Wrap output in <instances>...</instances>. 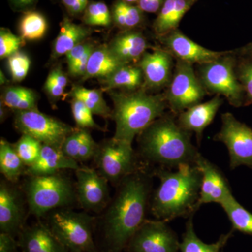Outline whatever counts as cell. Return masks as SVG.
<instances>
[{"label":"cell","instance_id":"obj_11","mask_svg":"<svg viewBox=\"0 0 252 252\" xmlns=\"http://www.w3.org/2000/svg\"><path fill=\"white\" fill-rule=\"evenodd\" d=\"M213 140L224 144L230 157V167L245 165L252 168V129L230 112L221 115V127Z\"/></svg>","mask_w":252,"mask_h":252},{"label":"cell","instance_id":"obj_45","mask_svg":"<svg viewBox=\"0 0 252 252\" xmlns=\"http://www.w3.org/2000/svg\"><path fill=\"white\" fill-rule=\"evenodd\" d=\"M10 6L16 11H31L35 6L39 0H8Z\"/></svg>","mask_w":252,"mask_h":252},{"label":"cell","instance_id":"obj_36","mask_svg":"<svg viewBox=\"0 0 252 252\" xmlns=\"http://www.w3.org/2000/svg\"><path fill=\"white\" fill-rule=\"evenodd\" d=\"M71 107H72L73 117L78 128H91L104 130L102 127L96 124L93 117L94 114L81 100L73 98L71 102Z\"/></svg>","mask_w":252,"mask_h":252},{"label":"cell","instance_id":"obj_29","mask_svg":"<svg viewBox=\"0 0 252 252\" xmlns=\"http://www.w3.org/2000/svg\"><path fill=\"white\" fill-rule=\"evenodd\" d=\"M143 13L137 6L117 0L112 6L113 22L124 31H131L143 22Z\"/></svg>","mask_w":252,"mask_h":252},{"label":"cell","instance_id":"obj_25","mask_svg":"<svg viewBox=\"0 0 252 252\" xmlns=\"http://www.w3.org/2000/svg\"><path fill=\"white\" fill-rule=\"evenodd\" d=\"M193 218V216L189 217L186 223L185 232L182 236V241L180 246L182 252H220L229 239L233 236V230H231L229 233L220 235L216 243H203L197 236L194 230Z\"/></svg>","mask_w":252,"mask_h":252},{"label":"cell","instance_id":"obj_32","mask_svg":"<svg viewBox=\"0 0 252 252\" xmlns=\"http://www.w3.org/2000/svg\"><path fill=\"white\" fill-rule=\"evenodd\" d=\"M47 28L45 17L32 10L23 13L20 21L19 31L23 39L31 41L40 39L46 34Z\"/></svg>","mask_w":252,"mask_h":252},{"label":"cell","instance_id":"obj_16","mask_svg":"<svg viewBox=\"0 0 252 252\" xmlns=\"http://www.w3.org/2000/svg\"><path fill=\"white\" fill-rule=\"evenodd\" d=\"M163 49L175 58L191 64H201L211 62L228 52L207 49L185 35L179 29L158 38Z\"/></svg>","mask_w":252,"mask_h":252},{"label":"cell","instance_id":"obj_35","mask_svg":"<svg viewBox=\"0 0 252 252\" xmlns=\"http://www.w3.org/2000/svg\"><path fill=\"white\" fill-rule=\"evenodd\" d=\"M235 72L245 92V107H247L252 104V55L237 56Z\"/></svg>","mask_w":252,"mask_h":252},{"label":"cell","instance_id":"obj_40","mask_svg":"<svg viewBox=\"0 0 252 252\" xmlns=\"http://www.w3.org/2000/svg\"><path fill=\"white\" fill-rule=\"evenodd\" d=\"M23 38L15 35L9 30L1 28L0 31V58H9L18 51L23 44Z\"/></svg>","mask_w":252,"mask_h":252},{"label":"cell","instance_id":"obj_5","mask_svg":"<svg viewBox=\"0 0 252 252\" xmlns=\"http://www.w3.org/2000/svg\"><path fill=\"white\" fill-rule=\"evenodd\" d=\"M22 190L28 213L39 220L77 201L75 186L69 177L60 172L51 175L28 176Z\"/></svg>","mask_w":252,"mask_h":252},{"label":"cell","instance_id":"obj_47","mask_svg":"<svg viewBox=\"0 0 252 252\" xmlns=\"http://www.w3.org/2000/svg\"><path fill=\"white\" fill-rule=\"evenodd\" d=\"M122 1H124V2L127 3V4H135V3L138 4L140 0H122Z\"/></svg>","mask_w":252,"mask_h":252},{"label":"cell","instance_id":"obj_21","mask_svg":"<svg viewBox=\"0 0 252 252\" xmlns=\"http://www.w3.org/2000/svg\"><path fill=\"white\" fill-rule=\"evenodd\" d=\"M149 45L145 36L139 31H124L114 38L109 49L124 64L139 61L147 52Z\"/></svg>","mask_w":252,"mask_h":252},{"label":"cell","instance_id":"obj_22","mask_svg":"<svg viewBox=\"0 0 252 252\" xmlns=\"http://www.w3.org/2000/svg\"><path fill=\"white\" fill-rule=\"evenodd\" d=\"M198 0H165L158 13L153 28L158 37L178 29L185 15Z\"/></svg>","mask_w":252,"mask_h":252},{"label":"cell","instance_id":"obj_6","mask_svg":"<svg viewBox=\"0 0 252 252\" xmlns=\"http://www.w3.org/2000/svg\"><path fill=\"white\" fill-rule=\"evenodd\" d=\"M46 224L69 251L100 252L94 241L96 219L87 212L58 209L47 215Z\"/></svg>","mask_w":252,"mask_h":252},{"label":"cell","instance_id":"obj_44","mask_svg":"<svg viewBox=\"0 0 252 252\" xmlns=\"http://www.w3.org/2000/svg\"><path fill=\"white\" fill-rule=\"evenodd\" d=\"M165 0H140L137 6L143 12L158 14Z\"/></svg>","mask_w":252,"mask_h":252},{"label":"cell","instance_id":"obj_14","mask_svg":"<svg viewBox=\"0 0 252 252\" xmlns=\"http://www.w3.org/2000/svg\"><path fill=\"white\" fill-rule=\"evenodd\" d=\"M25 196L22 189L7 180L0 183V233H8L17 238L26 226Z\"/></svg>","mask_w":252,"mask_h":252},{"label":"cell","instance_id":"obj_27","mask_svg":"<svg viewBox=\"0 0 252 252\" xmlns=\"http://www.w3.org/2000/svg\"><path fill=\"white\" fill-rule=\"evenodd\" d=\"M143 84V75L140 68L138 65L130 64L119 68L105 80L107 90L121 88L129 91H137Z\"/></svg>","mask_w":252,"mask_h":252},{"label":"cell","instance_id":"obj_8","mask_svg":"<svg viewBox=\"0 0 252 252\" xmlns=\"http://www.w3.org/2000/svg\"><path fill=\"white\" fill-rule=\"evenodd\" d=\"M94 159L96 170L115 187L143 165L132 144L114 137L98 145Z\"/></svg>","mask_w":252,"mask_h":252},{"label":"cell","instance_id":"obj_20","mask_svg":"<svg viewBox=\"0 0 252 252\" xmlns=\"http://www.w3.org/2000/svg\"><path fill=\"white\" fill-rule=\"evenodd\" d=\"M80 167L79 162L66 157L61 149L47 144H42L41 154L35 163L27 167V176L51 175L63 170H77Z\"/></svg>","mask_w":252,"mask_h":252},{"label":"cell","instance_id":"obj_38","mask_svg":"<svg viewBox=\"0 0 252 252\" xmlns=\"http://www.w3.org/2000/svg\"><path fill=\"white\" fill-rule=\"evenodd\" d=\"M8 65L15 81H21L26 77L31 67V60L23 52H17L8 58Z\"/></svg>","mask_w":252,"mask_h":252},{"label":"cell","instance_id":"obj_23","mask_svg":"<svg viewBox=\"0 0 252 252\" xmlns=\"http://www.w3.org/2000/svg\"><path fill=\"white\" fill-rule=\"evenodd\" d=\"M90 34V31L84 26L73 23L64 17L61 23V30L54 42L53 56L59 58L66 55L75 46L84 42Z\"/></svg>","mask_w":252,"mask_h":252},{"label":"cell","instance_id":"obj_43","mask_svg":"<svg viewBox=\"0 0 252 252\" xmlns=\"http://www.w3.org/2000/svg\"><path fill=\"white\" fill-rule=\"evenodd\" d=\"M18 240L8 233H0V252H21Z\"/></svg>","mask_w":252,"mask_h":252},{"label":"cell","instance_id":"obj_41","mask_svg":"<svg viewBox=\"0 0 252 252\" xmlns=\"http://www.w3.org/2000/svg\"><path fill=\"white\" fill-rule=\"evenodd\" d=\"M69 16L78 17L83 16L89 4V0H61Z\"/></svg>","mask_w":252,"mask_h":252},{"label":"cell","instance_id":"obj_28","mask_svg":"<svg viewBox=\"0 0 252 252\" xmlns=\"http://www.w3.org/2000/svg\"><path fill=\"white\" fill-rule=\"evenodd\" d=\"M1 103L15 112L37 109V99L31 89L21 86H12L6 89L2 95Z\"/></svg>","mask_w":252,"mask_h":252},{"label":"cell","instance_id":"obj_1","mask_svg":"<svg viewBox=\"0 0 252 252\" xmlns=\"http://www.w3.org/2000/svg\"><path fill=\"white\" fill-rule=\"evenodd\" d=\"M152 169L142 165L117 186L99 223L100 252H123L147 220L153 188Z\"/></svg>","mask_w":252,"mask_h":252},{"label":"cell","instance_id":"obj_39","mask_svg":"<svg viewBox=\"0 0 252 252\" xmlns=\"http://www.w3.org/2000/svg\"><path fill=\"white\" fill-rule=\"evenodd\" d=\"M67 85V78L61 67L51 71L45 83V89L48 94L54 97L59 98L64 94Z\"/></svg>","mask_w":252,"mask_h":252},{"label":"cell","instance_id":"obj_9","mask_svg":"<svg viewBox=\"0 0 252 252\" xmlns=\"http://www.w3.org/2000/svg\"><path fill=\"white\" fill-rule=\"evenodd\" d=\"M165 94L169 111L178 115L202 102L207 94L194 69L193 64L176 60L175 70Z\"/></svg>","mask_w":252,"mask_h":252},{"label":"cell","instance_id":"obj_12","mask_svg":"<svg viewBox=\"0 0 252 252\" xmlns=\"http://www.w3.org/2000/svg\"><path fill=\"white\" fill-rule=\"evenodd\" d=\"M167 223L147 219L130 239L125 252H178V235Z\"/></svg>","mask_w":252,"mask_h":252},{"label":"cell","instance_id":"obj_10","mask_svg":"<svg viewBox=\"0 0 252 252\" xmlns=\"http://www.w3.org/2000/svg\"><path fill=\"white\" fill-rule=\"evenodd\" d=\"M15 127L22 135H28L42 144L61 148L67 136L75 130L58 119L41 113L37 109L16 112Z\"/></svg>","mask_w":252,"mask_h":252},{"label":"cell","instance_id":"obj_34","mask_svg":"<svg viewBox=\"0 0 252 252\" xmlns=\"http://www.w3.org/2000/svg\"><path fill=\"white\" fill-rule=\"evenodd\" d=\"M15 150L24 165L29 167L34 165L40 156L42 144L28 135H22L14 144Z\"/></svg>","mask_w":252,"mask_h":252},{"label":"cell","instance_id":"obj_3","mask_svg":"<svg viewBox=\"0 0 252 252\" xmlns=\"http://www.w3.org/2000/svg\"><path fill=\"white\" fill-rule=\"evenodd\" d=\"M160 181L153 190L149 210L156 220L171 221L180 217L189 218L199 210L202 175L195 164L178 168L152 170Z\"/></svg>","mask_w":252,"mask_h":252},{"label":"cell","instance_id":"obj_26","mask_svg":"<svg viewBox=\"0 0 252 252\" xmlns=\"http://www.w3.org/2000/svg\"><path fill=\"white\" fill-rule=\"evenodd\" d=\"M27 167L15 150L14 144L4 138L0 141V172L6 180L16 184Z\"/></svg>","mask_w":252,"mask_h":252},{"label":"cell","instance_id":"obj_7","mask_svg":"<svg viewBox=\"0 0 252 252\" xmlns=\"http://www.w3.org/2000/svg\"><path fill=\"white\" fill-rule=\"evenodd\" d=\"M237 55L228 51L211 62L197 64L196 74L207 94L223 96L230 105L245 107L243 86L235 72Z\"/></svg>","mask_w":252,"mask_h":252},{"label":"cell","instance_id":"obj_18","mask_svg":"<svg viewBox=\"0 0 252 252\" xmlns=\"http://www.w3.org/2000/svg\"><path fill=\"white\" fill-rule=\"evenodd\" d=\"M223 103L221 96L215 95L207 102H200L181 112L177 116V122L184 130L195 134L200 146L204 130L213 122Z\"/></svg>","mask_w":252,"mask_h":252},{"label":"cell","instance_id":"obj_48","mask_svg":"<svg viewBox=\"0 0 252 252\" xmlns=\"http://www.w3.org/2000/svg\"><path fill=\"white\" fill-rule=\"evenodd\" d=\"M67 252H84L69 251V250H67Z\"/></svg>","mask_w":252,"mask_h":252},{"label":"cell","instance_id":"obj_13","mask_svg":"<svg viewBox=\"0 0 252 252\" xmlns=\"http://www.w3.org/2000/svg\"><path fill=\"white\" fill-rule=\"evenodd\" d=\"M77 202L85 212L102 213L110 202L107 179L96 169L81 167L75 170Z\"/></svg>","mask_w":252,"mask_h":252},{"label":"cell","instance_id":"obj_42","mask_svg":"<svg viewBox=\"0 0 252 252\" xmlns=\"http://www.w3.org/2000/svg\"><path fill=\"white\" fill-rule=\"evenodd\" d=\"M94 49L92 44L89 43H81L77 46L69 51L67 54L65 55L68 67H70L72 64L77 62L78 60L80 59L84 54L89 51L90 49Z\"/></svg>","mask_w":252,"mask_h":252},{"label":"cell","instance_id":"obj_37","mask_svg":"<svg viewBox=\"0 0 252 252\" xmlns=\"http://www.w3.org/2000/svg\"><path fill=\"white\" fill-rule=\"evenodd\" d=\"M89 134L86 129L75 128L70 135L67 136L61 146V149L63 153L66 157L77 161L81 146Z\"/></svg>","mask_w":252,"mask_h":252},{"label":"cell","instance_id":"obj_24","mask_svg":"<svg viewBox=\"0 0 252 252\" xmlns=\"http://www.w3.org/2000/svg\"><path fill=\"white\" fill-rule=\"evenodd\" d=\"M126 64L114 56L109 50V46H102L93 50L84 79L109 77L117 69Z\"/></svg>","mask_w":252,"mask_h":252},{"label":"cell","instance_id":"obj_17","mask_svg":"<svg viewBox=\"0 0 252 252\" xmlns=\"http://www.w3.org/2000/svg\"><path fill=\"white\" fill-rule=\"evenodd\" d=\"M195 165L202 175L199 208L205 204L214 203L220 205L233 195L226 177L213 162L200 154L195 160Z\"/></svg>","mask_w":252,"mask_h":252},{"label":"cell","instance_id":"obj_46","mask_svg":"<svg viewBox=\"0 0 252 252\" xmlns=\"http://www.w3.org/2000/svg\"><path fill=\"white\" fill-rule=\"evenodd\" d=\"M235 54L238 56H252V42L249 43L247 45L234 50Z\"/></svg>","mask_w":252,"mask_h":252},{"label":"cell","instance_id":"obj_19","mask_svg":"<svg viewBox=\"0 0 252 252\" xmlns=\"http://www.w3.org/2000/svg\"><path fill=\"white\" fill-rule=\"evenodd\" d=\"M21 252H67L46 223L40 220L26 225L17 237Z\"/></svg>","mask_w":252,"mask_h":252},{"label":"cell","instance_id":"obj_15","mask_svg":"<svg viewBox=\"0 0 252 252\" xmlns=\"http://www.w3.org/2000/svg\"><path fill=\"white\" fill-rule=\"evenodd\" d=\"M175 58L165 49L146 52L138 66L143 75L144 90H161L168 86L175 70Z\"/></svg>","mask_w":252,"mask_h":252},{"label":"cell","instance_id":"obj_2","mask_svg":"<svg viewBox=\"0 0 252 252\" xmlns=\"http://www.w3.org/2000/svg\"><path fill=\"white\" fill-rule=\"evenodd\" d=\"M191 137V132L179 126L177 115L169 111L138 135L137 154L144 165L153 169L175 170L195 164L200 153L192 144Z\"/></svg>","mask_w":252,"mask_h":252},{"label":"cell","instance_id":"obj_30","mask_svg":"<svg viewBox=\"0 0 252 252\" xmlns=\"http://www.w3.org/2000/svg\"><path fill=\"white\" fill-rule=\"evenodd\" d=\"M231 223L232 230L252 235V214L237 201L233 195L220 204Z\"/></svg>","mask_w":252,"mask_h":252},{"label":"cell","instance_id":"obj_33","mask_svg":"<svg viewBox=\"0 0 252 252\" xmlns=\"http://www.w3.org/2000/svg\"><path fill=\"white\" fill-rule=\"evenodd\" d=\"M82 20L87 26L107 27L113 22L112 11L103 1H89Z\"/></svg>","mask_w":252,"mask_h":252},{"label":"cell","instance_id":"obj_31","mask_svg":"<svg viewBox=\"0 0 252 252\" xmlns=\"http://www.w3.org/2000/svg\"><path fill=\"white\" fill-rule=\"evenodd\" d=\"M71 95L72 98L81 100L94 115L104 119L112 117V111L104 100L100 91L75 86L72 88Z\"/></svg>","mask_w":252,"mask_h":252},{"label":"cell","instance_id":"obj_4","mask_svg":"<svg viewBox=\"0 0 252 252\" xmlns=\"http://www.w3.org/2000/svg\"><path fill=\"white\" fill-rule=\"evenodd\" d=\"M111 97L114 104L112 118L116 124L113 137L130 144L168 109L165 94H149L144 89L112 93Z\"/></svg>","mask_w":252,"mask_h":252}]
</instances>
